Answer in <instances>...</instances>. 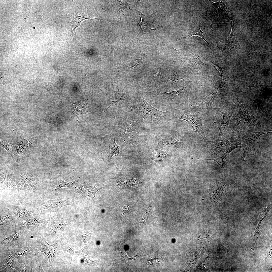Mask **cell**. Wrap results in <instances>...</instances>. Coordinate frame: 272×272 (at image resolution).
I'll use <instances>...</instances> for the list:
<instances>
[{"instance_id":"cell-1","label":"cell","mask_w":272,"mask_h":272,"mask_svg":"<svg viewBox=\"0 0 272 272\" xmlns=\"http://www.w3.org/2000/svg\"><path fill=\"white\" fill-rule=\"evenodd\" d=\"M128 112L141 117L148 125H161L168 121L171 116L170 112H162L154 108L144 99L143 91L138 93L133 100L127 105Z\"/></svg>"},{"instance_id":"cell-2","label":"cell","mask_w":272,"mask_h":272,"mask_svg":"<svg viewBox=\"0 0 272 272\" xmlns=\"http://www.w3.org/2000/svg\"><path fill=\"white\" fill-rule=\"evenodd\" d=\"M171 108L169 112L171 117L186 121L194 131L200 135L208 147L207 142L208 140L205 136L202 119L200 114L182 107H173Z\"/></svg>"},{"instance_id":"cell-3","label":"cell","mask_w":272,"mask_h":272,"mask_svg":"<svg viewBox=\"0 0 272 272\" xmlns=\"http://www.w3.org/2000/svg\"><path fill=\"white\" fill-rule=\"evenodd\" d=\"M239 135H234L227 139L213 141H208L207 145L212 155H216L229 146L232 143L236 142L240 138Z\"/></svg>"},{"instance_id":"cell-4","label":"cell","mask_w":272,"mask_h":272,"mask_svg":"<svg viewBox=\"0 0 272 272\" xmlns=\"http://www.w3.org/2000/svg\"><path fill=\"white\" fill-rule=\"evenodd\" d=\"M208 109L209 110L219 111L222 114L223 119L217 131L219 135H224L227 131L231 120L232 111L230 107L228 105H225L218 108L210 107Z\"/></svg>"},{"instance_id":"cell-5","label":"cell","mask_w":272,"mask_h":272,"mask_svg":"<svg viewBox=\"0 0 272 272\" xmlns=\"http://www.w3.org/2000/svg\"><path fill=\"white\" fill-rule=\"evenodd\" d=\"M187 87L168 92H164L161 93L164 103L167 105L171 106L173 103L182 100L187 95Z\"/></svg>"},{"instance_id":"cell-6","label":"cell","mask_w":272,"mask_h":272,"mask_svg":"<svg viewBox=\"0 0 272 272\" xmlns=\"http://www.w3.org/2000/svg\"><path fill=\"white\" fill-rule=\"evenodd\" d=\"M232 100L237 108L241 117L245 121L247 125L250 128H252L257 123L258 120L255 116H251L249 114L245 104H242L239 101L238 97L236 96L232 99Z\"/></svg>"},{"instance_id":"cell-7","label":"cell","mask_w":272,"mask_h":272,"mask_svg":"<svg viewBox=\"0 0 272 272\" xmlns=\"http://www.w3.org/2000/svg\"><path fill=\"white\" fill-rule=\"evenodd\" d=\"M226 85L225 82H222L216 90L200 100L198 105L199 108L207 110L214 100L221 94Z\"/></svg>"},{"instance_id":"cell-8","label":"cell","mask_w":272,"mask_h":272,"mask_svg":"<svg viewBox=\"0 0 272 272\" xmlns=\"http://www.w3.org/2000/svg\"><path fill=\"white\" fill-rule=\"evenodd\" d=\"M107 103L106 107L103 110L106 112L108 109L111 106H116L121 100L127 101L129 99L127 93H122L118 91H109L106 94Z\"/></svg>"},{"instance_id":"cell-9","label":"cell","mask_w":272,"mask_h":272,"mask_svg":"<svg viewBox=\"0 0 272 272\" xmlns=\"http://www.w3.org/2000/svg\"><path fill=\"white\" fill-rule=\"evenodd\" d=\"M56 243L49 245L45 240H43L40 243L38 248L41 251L44 253L49 259V265H52L54 256L56 251Z\"/></svg>"},{"instance_id":"cell-10","label":"cell","mask_w":272,"mask_h":272,"mask_svg":"<svg viewBox=\"0 0 272 272\" xmlns=\"http://www.w3.org/2000/svg\"><path fill=\"white\" fill-rule=\"evenodd\" d=\"M230 127L232 132L235 135L244 133L246 130L245 123L237 116H234L230 120Z\"/></svg>"},{"instance_id":"cell-11","label":"cell","mask_w":272,"mask_h":272,"mask_svg":"<svg viewBox=\"0 0 272 272\" xmlns=\"http://www.w3.org/2000/svg\"><path fill=\"white\" fill-rule=\"evenodd\" d=\"M271 132V130H263L256 132L247 131L244 133V136L242 138L243 142L244 143V144L246 146L250 145L254 142L261 135Z\"/></svg>"},{"instance_id":"cell-12","label":"cell","mask_w":272,"mask_h":272,"mask_svg":"<svg viewBox=\"0 0 272 272\" xmlns=\"http://www.w3.org/2000/svg\"><path fill=\"white\" fill-rule=\"evenodd\" d=\"M69 201L63 199H59L48 201L45 204L46 209L48 210L57 211L61 208L72 204Z\"/></svg>"},{"instance_id":"cell-13","label":"cell","mask_w":272,"mask_h":272,"mask_svg":"<svg viewBox=\"0 0 272 272\" xmlns=\"http://www.w3.org/2000/svg\"><path fill=\"white\" fill-rule=\"evenodd\" d=\"M90 18L99 19L98 17H89L82 13H78L75 15L71 23L70 32V35L72 36L75 29L80 25L82 21L86 19Z\"/></svg>"},{"instance_id":"cell-14","label":"cell","mask_w":272,"mask_h":272,"mask_svg":"<svg viewBox=\"0 0 272 272\" xmlns=\"http://www.w3.org/2000/svg\"><path fill=\"white\" fill-rule=\"evenodd\" d=\"M120 146L116 144L115 138H113L109 143L106 149V151L109 160H111L112 156L115 154L118 155L119 153Z\"/></svg>"},{"instance_id":"cell-15","label":"cell","mask_w":272,"mask_h":272,"mask_svg":"<svg viewBox=\"0 0 272 272\" xmlns=\"http://www.w3.org/2000/svg\"><path fill=\"white\" fill-rule=\"evenodd\" d=\"M141 125L139 120H130L125 123L123 128L124 134L136 130Z\"/></svg>"},{"instance_id":"cell-16","label":"cell","mask_w":272,"mask_h":272,"mask_svg":"<svg viewBox=\"0 0 272 272\" xmlns=\"http://www.w3.org/2000/svg\"><path fill=\"white\" fill-rule=\"evenodd\" d=\"M227 45L230 49L237 48L240 46L237 41L234 28L232 26L231 33L227 41Z\"/></svg>"},{"instance_id":"cell-17","label":"cell","mask_w":272,"mask_h":272,"mask_svg":"<svg viewBox=\"0 0 272 272\" xmlns=\"http://www.w3.org/2000/svg\"><path fill=\"white\" fill-rule=\"evenodd\" d=\"M139 14L141 18V21L137 25H139L141 27L142 29L141 33H152L157 29L159 27L154 29L150 28L149 26V24L146 21L145 16L140 12H139Z\"/></svg>"},{"instance_id":"cell-18","label":"cell","mask_w":272,"mask_h":272,"mask_svg":"<svg viewBox=\"0 0 272 272\" xmlns=\"http://www.w3.org/2000/svg\"><path fill=\"white\" fill-rule=\"evenodd\" d=\"M200 26V24H199L198 28H197L192 32L189 33L187 35H186L185 37L182 38H181L180 39H179L178 40H177L175 41V42L180 40H181L184 38H189L193 36H199L203 39L209 45V43L206 40L208 39L207 35L206 33L202 32L201 30Z\"/></svg>"},{"instance_id":"cell-19","label":"cell","mask_w":272,"mask_h":272,"mask_svg":"<svg viewBox=\"0 0 272 272\" xmlns=\"http://www.w3.org/2000/svg\"><path fill=\"white\" fill-rule=\"evenodd\" d=\"M188 64L191 68L195 71H198L201 69L203 63L201 60L199 56H195L190 59Z\"/></svg>"},{"instance_id":"cell-20","label":"cell","mask_w":272,"mask_h":272,"mask_svg":"<svg viewBox=\"0 0 272 272\" xmlns=\"http://www.w3.org/2000/svg\"><path fill=\"white\" fill-rule=\"evenodd\" d=\"M100 189L97 188L95 187L92 186L87 187L80 188L79 190L88 196L93 197L96 199L95 195Z\"/></svg>"},{"instance_id":"cell-21","label":"cell","mask_w":272,"mask_h":272,"mask_svg":"<svg viewBox=\"0 0 272 272\" xmlns=\"http://www.w3.org/2000/svg\"><path fill=\"white\" fill-rule=\"evenodd\" d=\"M245 146L244 144H243L238 142H236L232 143L230 147L228 148L223 154L225 157L228 155L234 149L237 148H241L243 149L244 152L245 150Z\"/></svg>"},{"instance_id":"cell-22","label":"cell","mask_w":272,"mask_h":272,"mask_svg":"<svg viewBox=\"0 0 272 272\" xmlns=\"http://www.w3.org/2000/svg\"><path fill=\"white\" fill-rule=\"evenodd\" d=\"M162 139L165 143L172 145L179 144L182 142V140L174 136H166L163 137Z\"/></svg>"},{"instance_id":"cell-23","label":"cell","mask_w":272,"mask_h":272,"mask_svg":"<svg viewBox=\"0 0 272 272\" xmlns=\"http://www.w3.org/2000/svg\"><path fill=\"white\" fill-rule=\"evenodd\" d=\"M39 220L33 218L28 219L23 223L24 226L27 228H31L37 226L39 224Z\"/></svg>"},{"instance_id":"cell-24","label":"cell","mask_w":272,"mask_h":272,"mask_svg":"<svg viewBox=\"0 0 272 272\" xmlns=\"http://www.w3.org/2000/svg\"><path fill=\"white\" fill-rule=\"evenodd\" d=\"M225 157H226L223 155L222 156L220 157L212 159H200L199 158H197V159L199 160H212L214 161L219 164L220 167L221 168L224 169L223 165V161Z\"/></svg>"},{"instance_id":"cell-25","label":"cell","mask_w":272,"mask_h":272,"mask_svg":"<svg viewBox=\"0 0 272 272\" xmlns=\"http://www.w3.org/2000/svg\"><path fill=\"white\" fill-rule=\"evenodd\" d=\"M32 246H30L20 250L18 254L21 256H24L31 253L33 251Z\"/></svg>"},{"instance_id":"cell-26","label":"cell","mask_w":272,"mask_h":272,"mask_svg":"<svg viewBox=\"0 0 272 272\" xmlns=\"http://www.w3.org/2000/svg\"><path fill=\"white\" fill-rule=\"evenodd\" d=\"M117 5L119 10H123L126 8L128 5L130 4H128L126 2L122 1H117Z\"/></svg>"},{"instance_id":"cell-27","label":"cell","mask_w":272,"mask_h":272,"mask_svg":"<svg viewBox=\"0 0 272 272\" xmlns=\"http://www.w3.org/2000/svg\"><path fill=\"white\" fill-rule=\"evenodd\" d=\"M14 262L13 259L9 255H8L5 262L6 265H5L4 267L7 269V267L11 268L13 267Z\"/></svg>"},{"instance_id":"cell-28","label":"cell","mask_w":272,"mask_h":272,"mask_svg":"<svg viewBox=\"0 0 272 272\" xmlns=\"http://www.w3.org/2000/svg\"><path fill=\"white\" fill-rule=\"evenodd\" d=\"M156 154H155V159H159L161 160L164 158L166 156V153L164 151H160L158 150H155Z\"/></svg>"},{"instance_id":"cell-29","label":"cell","mask_w":272,"mask_h":272,"mask_svg":"<svg viewBox=\"0 0 272 272\" xmlns=\"http://www.w3.org/2000/svg\"><path fill=\"white\" fill-rule=\"evenodd\" d=\"M214 65L215 68L218 72L220 76L224 80L225 78L224 75L223 73L222 69L221 67L218 64L214 63L210 61Z\"/></svg>"},{"instance_id":"cell-30","label":"cell","mask_w":272,"mask_h":272,"mask_svg":"<svg viewBox=\"0 0 272 272\" xmlns=\"http://www.w3.org/2000/svg\"><path fill=\"white\" fill-rule=\"evenodd\" d=\"M4 143L3 144H1L10 153H11L13 150L12 147L13 145L11 144H7L6 143Z\"/></svg>"},{"instance_id":"cell-31","label":"cell","mask_w":272,"mask_h":272,"mask_svg":"<svg viewBox=\"0 0 272 272\" xmlns=\"http://www.w3.org/2000/svg\"><path fill=\"white\" fill-rule=\"evenodd\" d=\"M19 236V233L15 232L14 234L10 235L8 237H6V239L8 240L14 241L18 239Z\"/></svg>"},{"instance_id":"cell-32","label":"cell","mask_w":272,"mask_h":272,"mask_svg":"<svg viewBox=\"0 0 272 272\" xmlns=\"http://www.w3.org/2000/svg\"><path fill=\"white\" fill-rule=\"evenodd\" d=\"M164 73L163 70L161 68H156L154 71L153 74L155 76H161Z\"/></svg>"},{"instance_id":"cell-33","label":"cell","mask_w":272,"mask_h":272,"mask_svg":"<svg viewBox=\"0 0 272 272\" xmlns=\"http://www.w3.org/2000/svg\"><path fill=\"white\" fill-rule=\"evenodd\" d=\"M36 272H45L42 267L41 263L39 261L36 259Z\"/></svg>"},{"instance_id":"cell-34","label":"cell","mask_w":272,"mask_h":272,"mask_svg":"<svg viewBox=\"0 0 272 272\" xmlns=\"http://www.w3.org/2000/svg\"><path fill=\"white\" fill-rule=\"evenodd\" d=\"M16 214L18 216L21 217H25L27 215L28 213L24 211H20L17 212Z\"/></svg>"},{"instance_id":"cell-35","label":"cell","mask_w":272,"mask_h":272,"mask_svg":"<svg viewBox=\"0 0 272 272\" xmlns=\"http://www.w3.org/2000/svg\"><path fill=\"white\" fill-rule=\"evenodd\" d=\"M9 219V217L5 216L2 217L1 219L0 223L2 225L5 224L8 222Z\"/></svg>"},{"instance_id":"cell-36","label":"cell","mask_w":272,"mask_h":272,"mask_svg":"<svg viewBox=\"0 0 272 272\" xmlns=\"http://www.w3.org/2000/svg\"></svg>"}]
</instances>
